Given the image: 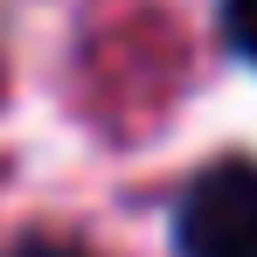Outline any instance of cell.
<instances>
[{"mask_svg": "<svg viewBox=\"0 0 257 257\" xmlns=\"http://www.w3.org/2000/svg\"><path fill=\"white\" fill-rule=\"evenodd\" d=\"M7 257H84V250H70V243H42V236H35V243H21V250H7Z\"/></svg>", "mask_w": 257, "mask_h": 257, "instance_id": "cell-3", "label": "cell"}, {"mask_svg": "<svg viewBox=\"0 0 257 257\" xmlns=\"http://www.w3.org/2000/svg\"><path fill=\"white\" fill-rule=\"evenodd\" d=\"M222 28H229V42L257 63V0H229V7H222Z\"/></svg>", "mask_w": 257, "mask_h": 257, "instance_id": "cell-2", "label": "cell"}, {"mask_svg": "<svg viewBox=\"0 0 257 257\" xmlns=\"http://www.w3.org/2000/svg\"><path fill=\"white\" fill-rule=\"evenodd\" d=\"M243 257H257V243H250V250H243Z\"/></svg>", "mask_w": 257, "mask_h": 257, "instance_id": "cell-4", "label": "cell"}, {"mask_svg": "<svg viewBox=\"0 0 257 257\" xmlns=\"http://www.w3.org/2000/svg\"><path fill=\"white\" fill-rule=\"evenodd\" d=\"M257 243V167L222 160L181 202V250L188 257H243Z\"/></svg>", "mask_w": 257, "mask_h": 257, "instance_id": "cell-1", "label": "cell"}]
</instances>
